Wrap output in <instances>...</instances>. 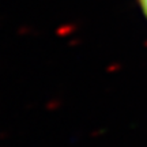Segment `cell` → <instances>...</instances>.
Returning a JSON list of instances; mask_svg holds the SVG:
<instances>
[{
	"instance_id": "1",
	"label": "cell",
	"mask_w": 147,
	"mask_h": 147,
	"mask_svg": "<svg viewBox=\"0 0 147 147\" xmlns=\"http://www.w3.org/2000/svg\"><path fill=\"white\" fill-rule=\"evenodd\" d=\"M140 3H142L143 10H144V12H146V15H147V0H140Z\"/></svg>"
}]
</instances>
